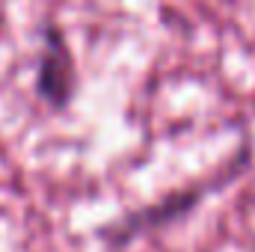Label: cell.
I'll list each match as a JSON object with an SVG mask.
<instances>
[{
    "instance_id": "1",
    "label": "cell",
    "mask_w": 255,
    "mask_h": 252,
    "mask_svg": "<svg viewBox=\"0 0 255 252\" xmlns=\"http://www.w3.org/2000/svg\"><path fill=\"white\" fill-rule=\"evenodd\" d=\"M247 163H250V142H244V145L232 154V160H229L223 169H217L214 175L196 181L190 187L172 190V193H166L163 199H157L154 205H145V208H136V211L125 214L122 220L110 223V226L101 232V238H104L110 247H125L133 238H139V235H145V232H151V229H163V226L181 220L184 214H190L208 193H214V190H220L223 184H229L232 178H238Z\"/></svg>"
},
{
    "instance_id": "2",
    "label": "cell",
    "mask_w": 255,
    "mask_h": 252,
    "mask_svg": "<svg viewBox=\"0 0 255 252\" xmlns=\"http://www.w3.org/2000/svg\"><path fill=\"white\" fill-rule=\"evenodd\" d=\"M36 95L51 110H65L77 95V63L57 21H48L42 27V51L36 60Z\"/></svg>"
}]
</instances>
